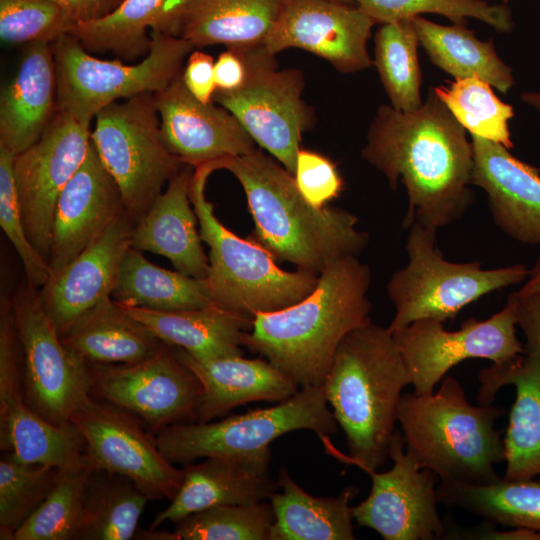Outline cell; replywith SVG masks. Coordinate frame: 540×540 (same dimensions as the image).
Returning <instances> with one entry per match:
<instances>
[{"mask_svg": "<svg viewBox=\"0 0 540 540\" xmlns=\"http://www.w3.org/2000/svg\"><path fill=\"white\" fill-rule=\"evenodd\" d=\"M122 306L164 343L204 360L242 356L253 321L218 305L179 311Z\"/></svg>", "mask_w": 540, "mask_h": 540, "instance_id": "cell-30", "label": "cell"}, {"mask_svg": "<svg viewBox=\"0 0 540 540\" xmlns=\"http://www.w3.org/2000/svg\"><path fill=\"white\" fill-rule=\"evenodd\" d=\"M148 500L150 498L129 479L96 471L74 540L134 538Z\"/></svg>", "mask_w": 540, "mask_h": 540, "instance_id": "cell-37", "label": "cell"}, {"mask_svg": "<svg viewBox=\"0 0 540 540\" xmlns=\"http://www.w3.org/2000/svg\"><path fill=\"white\" fill-rule=\"evenodd\" d=\"M12 300L26 401L48 422L71 424L74 413L92 397L89 362L62 341L39 289L26 282Z\"/></svg>", "mask_w": 540, "mask_h": 540, "instance_id": "cell-12", "label": "cell"}, {"mask_svg": "<svg viewBox=\"0 0 540 540\" xmlns=\"http://www.w3.org/2000/svg\"><path fill=\"white\" fill-rule=\"evenodd\" d=\"M60 468L27 463L10 453L0 460V539L14 540L19 527L48 495Z\"/></svg>", "mask_w": 540, "mask_h": 540, "instance_id": "cell-41", "label": "cell"}, {"mask_svg": "<svg viewBox=\"0 0 540 540\" xmlns=\"http://www.w3.org/2000/svg\"><path fill=\"white\" fill-rule=\"evenodd\" d=\"M90 138L135 223L185 166L164 143L154 93L103 108L95 116Z\"/></svg>", "mask_w": 540, "mask_h": 540, "instance_id": "cell-9", "label": "cell"}, {"mask_svg": "<svg viewBox=\"0 0 540 540\" xmlns=\"http://www.w3.org/2000/svg\"><path fill=\"white\" fill-rule=\"evenodd\" d=\"M376 22L359 7L334 0H285L264 47L276 55L299 48L328 61L341 73L368 69L367 41Z\"/></svg>", "mask_w": 540, "mask_h": 540, "instance_id": "cell-19", "label": "cell"}, {"mask_svg": "<svg viewBox=\"0 0 540 540\" xmlns=\"http://www.w3.org/2000/svg\"><path fill=\"white\" fill-rule=\"evenodd\" d=\"M0 448L17 460L62 468L85 451L73 423L54 425L27 403L12 297L0 298Z\"/></svg>", "mask_w": 540, "mask_h": 540, "instance_id": "cell-16", "label": "cell"}, {"mask_svg": "<svg viewBox=\"0 0 540 540\" xmlns=\"http://www.w3.org/2000/svg\"><path fill=\"white\" fill-rule=\"evenodd\" d=\"M76 24L53 0H0V38L5 43H52Z\"/></svg>", "mask_w": 540, "mask_h": 540, "instance_id": "cell-44", "label": "cell"}, {"mask_svg": "<svg viewBox=\"0 0 540 540\" xmlns=\"http://www.w3.org/2000/svg\"><path fill=\"white\" fill-rule=\"evenodd\" d=\"M271 503L219 505L176 522V540H270L274 523Z\"/></svg>", "mask_w": 540, "mask_h": 540, "instance_id": "cell-42", "label": "cell"}, {"mask_svg": "<svg viewBox=\"0 0 540 540\" xmlns=\"http://www.w3.org/2000/svg\"><path fill=\"white\" fill-rule=\"evenodd\" d=\"M150 51L134 65L98 59L71 34L51 43L57 74V108L89 127L109 104L166 88L182 73L194 46L187 40L152 32Z\"/></svg>", "mask_w": 540, "mask_h": 540, "instance_id": "cell-8", "label": "cell"}, {"mask_svg": "<svg viewBox=\"0 0 540 540\" xmlns=\"http://www.w3.org/2000/svg\"><path fill=\"white\" fill-rule=\"evenodd\" d=\"M361 155L392 189L398 180L405 186L404 228L416 222L437 231L461 219L473 204L472 142L433 87L415 111L380 106Z\"/></svg>", "mask_w": 540, "mask_h": 540, "instance_id": "cell-1", "label": "cell"}, {"mask_svg": "<svg viewBox=\"0 0 540 540\" xmlns=\"http://www.w3.org/2000/svg\"><path fill=\"white\" fill-rule=\"evenodd\" d=\"M135 222L124 212L39 289L44 310L63 336L103 298L111 296L130 247Z\"/></svg>", "mask_w": 540, "mask_h": 540, "instance_id": "cell-22", "label": "cell"}, {"mask_svg": "<svg viewBox=\"0 0 540 540\" xmlns=\"http://www.w3.org/2000/svg\"><path fill=\"white\" fill-rule=\"evenodd\" d=\"M369 267L341 257L319 275L299 302L256 314L243 346L260 354L301 388L322 387L342 339L371 321Z\"/></svg>", "mask_w": 540, "mask_h": 540, "instance_id": "cell-2", "label": "cell"}, {"mask_svg": "<svg viewBox=\"0 0 540 540\" xmlns=\"http://www.w3.org/2000/svg\"><path fill=\"white\" fill-rule=\"evenodd\" d=\"M182 79L189 92L203 103L213 101L217 89L214 79V59L201 51L192 52L182 70Z\"/></svg>", "mask_w": 540, "mask_h": 540, "instance_id": "cell-48", "label": "cell"}, {"mask_svg": "<svg viewBox=\"0 0 540 540\" xmlns=\"http://www.w3.org/2000/svg\"><path fill=\"white\" fill-rule=\"evenodd\" d=\"M471 183L481 188L496 226L513 240L540 244V171L503 145L471 134Z\"/></svg>", "mask_w": 540, "mask_h": 540, "instance_id": "cell-23", "label": "cell"}, {"mask_svg": "<svg viewBox=\"0 0 540 540\" xmlns=\"http://www.w3.org/2000/svg\"><path fill=\"white\" fill-rule=\"evenodd\" d=\"M505 413L493 404L471 405L459 381L445 376L437 392L402 394L397 421L406 451L420 468L439 481L488 485L500 479L495 465L505 461L503 439L494 428Z\"/></svg>", "mask_w": 540, "mask_h": 540, "instance_id": "cell-5", "label": "cell"}, {"mask_svg": "<svg viewBox=\"0 0 540 540\" xmlns=\"http://www.w3.org/2000/svg\"><path fill=\"white\" fill-rule=\"evenodd\" d=\"M408 384L409 370L388 327L369 321L342 339L321 388L345 434L351 465L369 474L386 462Z\"/></svg>", "mask_w": 540, "mask_h": 540, "instance_id": "cell-4", "label": "cell"}, {"mask_svg": "<svg viewBox=\"0 0 540 540\" xmlns=\"http://www.w3.org/2000/svg\"><path fill=\"white\" fill-rule=\"evenodd\" d=\"M124 212L120 189L90 140L85 160L55 206L48 258L51 276L75 259Z\"/></svg>", "mask_w": 540, "mask_h": 540, "instance_id": "cell-21", "label": "cell"}, {"mask_svg": "<svg viewBox=\"0 0 540 540\" xmlns=\"http://www.w3.org/2000/svg\"><path fill=\"white\" fill-rule=\"evenodd\" d=\"M60 5L76 23L96 20L113 11L118 0H53Z\"/></svg>", "mask_w": 540, "mask_h": 540, "instance_id": "cell-51", "label": "cell"}, {"mask_svg": "<svg viewBox=\"0 0 540 540\" xmlns=\"http://www.w3.org/2000/svg\"><path fill=\"white\" fill-rule=\"evenodd\" d=\"M478 405L492 404L505 385L516 388L515 402L503 438L505 479L540 476V363L522 354L503 363H493L479 375Z\"/></svg>", "mask_w": 540, "mask_h": 540, "instance_id": "cell-25", "label": "cell"}, {"mask_svg": "<svg viewBox=\"0 0 540 540\" xmlns=\"http://www.w3.org/2000/svg\"><path fill=\"white\" fill-rule=\"evenodd\" d=\"M57 111V74L51 43H30L0 96V144L15 155L33 145Z\"/></svg>", "mask_w": 540, "mask_h": 540, "instance_id": "cell-28", "label": "cell"}, {"mask_svg": "<svg viewBox=\"0 0 540 540\" xmlns=\"http://www.w3.org/2000/svg\"><path fill=\"white\" fill-rule=\"evenodd\" d=\"M404 446L402 433L394 431L389 446L393 466L386 472L369 473L371 491L352 507L354 520L385 540L444 539L446 522L437 509L439 478L431 470L420 468Z\"/></svg>", "mask_w": 540, "mask_h": 540, "instance_id": "cell-18", "label": "cell"}, {"mask_svg": "<svg viewBox=\"0 0 540 540\" xmlns=\"http://www.w3.org/2000/svg\"><path fill=\"white\" fill-rule=\"evenodd\" d=\"M334 1L342 2V3H347V4L352 3L350 0H334Z\"/></svg>", "mask_w": 540, "mask_h": 540, "instance_id": "cell-54", "label": "cell"}, {"mask_svg": "<svg viewBox=\"0 0 540 540\" xmlns=\"http://www.w3.org/2000/svg\"><path fill=\"white\" fill-rule=\"evenodd\" d=\"M433 88L470 134L497 142L508 149L513 148L508 127L509 120L514 117L513 106L501 101L489 83L472 77L455 80L449 86Z\"/></svg>", "mask_w": 540, "mask_h": 540, "instance_id": "cell-40", "label": "cell"}, {"mask_svg": "<svg viewBox=\"0 0 540 540\" xmlns=\"http://www.w3.org/2000/svg\"><path fill=\"white\" fill-rule=\"evenodd\" d=\"M505 1H507V0H505Z\"/></svg>", "mask_w": 540, "mask_h": 540, "instance_id": "cell-55", "label": "cell"}, {"mask_svg": "<svg viewBox=\"0 0 540 540\" xmlns=\"http://www.w3.org/2000/svg\"><path fill=\"white\" fill-rule=\"evenodd\" d=\"M515 299L516 326L522 330L524 354L540 363V291L522 295L512 292Z\"/></svg>", "mask_w": 540, "mask_h": 540, "instance_id": "cell-47", "label": "cell"}, {"mask_svg": "<svg viewBox=\"0 0 540 540\" xmlns=\"http://www.w3.org/2000/svg\"><path fill=\"white\" fill-rule=\"evenodd\" d=\"M307 429L320 438L336 434L338 423L321 387L301 388L277 405L207 423H179L155 436L171 463L190 464L198 458L241 456L270 449L281 435Z\"/></svg>", "mask_w": 540, "mask_h": 540, "instance_id": "cell-10", "label": "cell"}, {"mask_svg": "<svg viewBox=\"0 0 540 540\" xmlns=\"http://www.w3.org/2000/svg\"><path fill=\"white\" fill-rule=\"evenodd\" d=\"M179 359L203 387L196 422L207 423L226 416L233 408L255 401H284L299 386L269 361L231 356L198 359L175 347Z\"/></svg>", "mask_w": 540, "mask_h": 540, "instance_id": "cell-27", "label": "cell"}, {"mask_svg": "<svg viewBox=\"0 0 540 540\" xmlns=\"http://www.w3.org/2000/svg\"><path fill=\"white\" fill-rule=\"evenodd\" d=\"M89 127L57 108L42 136L16 154L13 169L28 237L47 261L58 197L86 158Z\"/></svg>", "mask_w": 540, "mask_h": 540, "instance_id": "cell-17", "label": "cell"}, {"mask_svg": "<svg viewBox=\"0 0 540 540\" xmlns=\"http://www.w3.org/2000/svg\"><path fill=\"white\" fill-rule=\"evenodd\" d=\"M96 470L85 455L59 469L48 495L14 540H74Z\"/></svg>", "mask_w": 540, "mask_h": 540, "instance_id": "cell-38", "label": "cell"}, {"mask_svg": "<svg viewBox=\"0 0 540 540\" xmlns=\"http://www.w3.org/2000/svg\"><path fill=\"white\" fill-rule=\"evenodd\" d=\"M294 178L304 198L318 208L336 199L344 186L339 171L328 157L302 148L297 154Z\"/></svg>", "mask_w": 540, "mask_h": 540, "instance_id": "cell-46", "label": "cell"}, {"mask_svg": "<svg viewBox=\"0 0 540 540\" xmlns=\"http://www.w3.org/2000/svg\"><path fill=\"white\" fill-rule=\"evenodd\" d=\"M279 491L269 500L274 511L270 540H353L350 502L358 493L345 487L336 497H316L304 491L285 466L276 480Z\"/></svg>", "mask_w": 540, "mask_h": 540, "instance_id": "cell-32", "label": "cell"}, {"mask_svg": "<svg viewBox=\"0 0 540 540\" xmlns=\"http://www.w3.org/2000/svg\"><path fill=\"white\" fill-rule=\"evenodd\" d=\"M374 61L390 105L403 112L419 109L421 71L419 40L411 18L384 23L374 37Z\"/></svg>", "mask_w": 540, "mask_h": 540, "instance_id": "cell-39", "label": "cell"}, {"mask_svg": "<svg viewBox=\"0 0 540 540\" xmlns=\"http://www.w3.org/2000/svg\"><path fill=\"white\" fill-rule=\"evenodd\" d=\"M494 524L485 521L478 527L463 529L446 523L444 539H481V540H540V532L527 528L497 530Z\"/></svg>", "mask_w": 540, "mask_h": 540, "instance_id": "cell-49", "label": "cell"}, {"mask_svg": "<svg viewBox=\"0 0 540 540\" xmlns=\"http://www.w3.org/2000/svg\"><path fill=\"white\" fill-rule=\"evenodd\" d=\"M377 23H389L431 13L447 17L453 24L467 18L480 20L501 33L514 28L511 10L485 0H350Z\"/></svg>", "mask_w": 540, "mask_h": 540, "instance_id": "cell-43", "label": "cell"}, {"mask_svg": "<svg viewBox=\"0 0 540 540\" xmlns=\"http://www.w3.org/2000/svg\"><path fill=\"white\" fill-rule=\"evenodd\" d=\"M89 365L91 395L131 412L154 433L174 424L196 422L203 387L174 346L167 344L135 364Z\"/></svg>", "mask_w": 540, "mask_h": 540, "instance_id": "cell-14", "label": "cell"}, {"mask_svg": "<svg viewBox=\"0 0 540 540\" xmlns=\"http://www.w3.org/2000/svg\"><path fill=\"white\" fill-rule=\"evenodd\" d=\"M71 423L82 435L85 455L96 471L129 479L150 499L175 497L183 470L163 456L137 416L92 396Z\"/></svg>", "mask_w": 540, "mask_h": 540, "instance_id": "cell-15", "label": "cell"}, {"mask_svg": "<svg viewBox=\"0 0 540 540\" xmlns=\"http://www.w3.org/2000/svg\"><path fill=\"white\" fill-rule=\"evenodd\" d=\"M270 449L241 456L207 457L184 465L181 486L170 505L150 525L181 519L219 505L252 504L269 499L277 483L270 478Z\"/></svg>", "mask_w": 540, "mask_h": 540, "instance_id": "cell-24", "label": "cell"}, {"mask_svg": "<svg viewBox=\"0 0 540 540\" xmlns=\"http://www.w3.org/2000/svg\"><path fill=\"white\" fill-rule=\"evenodd\" d=\"M14 157L0 144V226L22 262L27 282L40 289L50 279L51 270L26 231L14 177Z\"/></svg>", "mask_w": 540, "mask_h": 540, "instance_id": "cell-45", "label": "cell"}, {"mask_svg": "<svg viewBox=\"0 0 540 540\" xmlns=\"http://www.w3.org/2000/svg\"><path fill=\"white\" fill-rule=\"evenodd\" d=\"M411 20L430 61L455 80L479 78L505 94L514 86L512 68L498 56L491 40H479L465 24L442 25L421 16Z\"/></svg>", "mask_w": 540, "mask_h": 540, "instance_id": "cell-35", "label": "cell"}, {"mask_svg": "<svg viewBox=\"0 0 540 540\" xmlns=\"http://www.w3.org/2000/svg\"><path fill=\"white\" fill-rule=\"evenodd\" d=\"M111 296L121 305L156 311L218 305L206 278L161 268L134 247H130L123 258Z\"/></svg>", "mask_w": 540, "mask_h": 540, "instance_id": "cell-34", "label": "cell"}, {"mask_svg": "<svg viewBox=\"0 0 540 540\" xmlns=\"http://www.w3.org/2000/svg\"><path fill=\"white\" fill-rule=\"evenodd\" d=\"M61 339L96 364H135L167 345L112 296L84 313Z\"/></svg>", "mask_w": 540, "mask_h": 540, "instance_id": "cell-31", "label": "cell"}, {"mask_svg": "<svg viewBox=\"0 0 540 540\" xmlns=\"http://www.w3.org/2000/svg\"><path fill=\"white\" fill-rule=\"evenodd\" d=\"M223 169L241 184L254 221L252 239L277 260L319 275L333 261L358 255L369 236L343 209L311 205L294 176L259 149L225 158Z\"/></svg>", "mask_w": 540, "mask_h": 540, "instance_id": "cell-3", "label": "cell"}, {"mask_svg": "<svg viewBox=\"0 0 540 540\" xmlns=\"http://www.w3.org/2000/svg\"><path fill=\"white\" fill-rule=\"evenodd\" d=\"M393 333L410 373L414 393L428 395L447 372L468 359L503 363L524 354L516 336L515 299L485 320L473 317L448 331L437 319H420Z\"/></svg>", "mask_w": 540, "mask_h": 540, "instance_id": "cell-13", "label": "cell"}, {"mask_svg": "<svg viewBox=\"0 0 540 540\" xmlns=\"http://www.w3.org/2000/svg\"><path fill=\"white\" fill-rule=\"evenodd\" d=\"M540 291V256L528 271L524 285L518 290L519 294L526 295Z\"/></svg>", "mask_w": 540, "mask_h": 540, "instance_id": "cell-52", "label": "cell"}, {"mask_svg": "<svg viewBox=\"0 0 540 540\" xmlns=\"http://www.w3.org/2000/svg\"><path fill=\"white\" fill-rule=\"evenodd\" d=\"M438 502L492 524L540 532V481L500 478L488 485L439 481Z\"/></svg>", "mask_w": 540, "mask_h": 540, "instance_id": "cell-36", "label": "cell"}, {"mask_svg": "<svg viewBox=\"0 0 540 540\" xmlns=\"http://www.w3.org/2000/svg\"><path fill=\"white\" fill-rule=\"evenodd\" d=\"M246 65L235 49L227 48L214 62V79L217 89L232 91L239 88L246 79Z\"/></svg>", "mask_w": 540, "mask_h": 540, "instance_id": "cell-50", "label": "cell"}, {"mask_svg": "<svg viewBox=\"0 0 540 540\" xmlns=\"http://www.w3.org/2000/svg\"><path fill=\"white\" fill-rule=\"evenodd\" d=\"M232 49L245 62L246 79L235 90H216L213 101L231 112L255 143L294 176L302 136L314 123L302 97L303 73L278 68L275 55L264 45Z\"/></svg>", "mask_w": 540, "mask_h": 540, "instance_id": "cell-11", "label": "cell"}, {"mask_svg": "<svg viewBox=\"0 0 540 540\" xmlns=\"http://www.w3.org/2000/svg\"><path fill=\"white\" fill-rule=\"evenodd\" d=\"M522 101L532 107L540 117V91H524L520 95Z\"/></svg>", "mask_w": 540, "mask_h": 540, "instance_id": "cell-53", "label": "cell"}, {"mask_svg": "<svg viewBox=\"0 0 540 540\" xmlns=\"http://www.w3.org/2000/svg\"><path fill=\"white\" fill-rule=\"evenodd\" d=\"M222 163L223 159H219L197 166L190 183L200 236L209 248L206 279L216 303L254 318L299 302L314 289L318 275L299 269L283 270L263 246L252 238L235 235L216 217L205 187L209 175L222 169Z\"/></svg>", "mask_w": 540, "mask_h": 540, "instance_id": "cell-6", "label": "cell"}, {"mask_svg": "<svg viewBox=\"0 0 540 540\" xmlns=\"http://www.w3.org/2000/svg\"><path fill=\"white\" fill-rule=\"evenodd\" d=\"M193 0H122L110 13L77 23L71 32L88 52H112L134 60L150 51L148 30L171 36L180 32Z\"/></svg>", "mask_w": 540, "mask_h": 540, "instance_id": "cell-29", "label": "cell"}, {"mask_svg": "<svg viewBox=\"0 0 540 540\" xmlns=\"http://www.w3.org/2000/svg\"><path fill=\"white\" fill-rule=\"evenodd\" d=\"M410 227L408 263L392 274L387 285L395 307L391 332L420 319L453 320L470 303L528 276L529 270L520 263L483 269L478 261H448L436 246V231L416 222Z\"/></svg>", "mask_w": 540, "mask_h": 540, "instance_id": "cell-7", "label": "cell"}, {"mask_svg": "<svg viewBox=\"0 0 540 540\" xmlns=\"http://www.w3.org/2000/svg\"><path fill=\"white\" fill-rule=\"evenodd\" d=\"M285 0H193L180 36L194 48L224 44L227 48L264 45Z\"/></svg>", "mask_w": 540, "mask_h": 540, "instance_id": "cell-33", "label": "cell"}, {"mask_svg": "<svg viewBox=\"0 0 540 540\" xmlns=\"http://www.w3.org/2000/svg\"><path fill=\"white\" fill-rule=\"evenodd\" d=\"M160 130L169 151L196 168L211 161L247 155L256 143L238 119L214 101L203 103L184 85L182 73L154 93Z\"/></svg>", "mask_w": 540, "mask_h": 540, "instance_id": "cell-20", "label": "cell"}, {"mask_svg": "<svg viewBox=\"0 0 540 540\" xmlns=\"http://www.w3.org/2000/svg\"><path fill=\"white\" fill-rule=\"evenodd\" d=\"M193 168L185 165L135 223L132 247L166 257L185 275L206 278L209 258L201 244L198 219L190 199Z\"/></svg>", "mask_w": 540, "mask_h": 540, "instance_id": "cell-26", "label": "cell"}]
</instances>
